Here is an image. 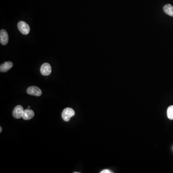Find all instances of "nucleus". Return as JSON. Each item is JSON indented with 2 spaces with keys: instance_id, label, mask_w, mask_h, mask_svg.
Wrapping results in <instances>:
<instances>
[{
  "instance_id": "1",
  "label": "nucleus",
  "mask_w": 173,
  "mask_h": 173,
  "mask_svg": "<svg viewBox=\"0 0 173 173\" xmlns=\"http://www.w3.org/2000/svg\"><path fill=\"white\" fill-rule=\"evenodd\" d=\"M75 115V112L71 108H66L62 111V117L65 121L68 122Z\"/></svg>"
},
{
  "instance_id": "2",
  "label": "nucleus",
  "mask_w": 173,
  "mask_h": 173,
  "mask_svg": "<svg viewBox=\"0 0 173 173\" xmlns=\"http://www.w3.org/2000/svg\"><path fill=\"white\" fill-rule=\"evenodd\" d=\"M18 29L22 34L24 35H27L30 32V27L29 25L25 22H19L17 25Z\"/></svg>"
},
{
  "instance_id": "3",
  "label": "nucleus",
  "mask_w": 173,
  "mask_h": 173,
  "mask_svg": "<svg viewBox=\"0 0 173 173\" xmlns=\"http://www.w3.org/2000/svg\"><path fill=\"white\" fill-rule=\"evenodd\" d=\"M27 93L29 95H33L35 96H40L42 94V91L40 88L36 86H30L27 90Z\"/></svg>"
},
{
  "instance_id": "4",
  "label": "nucleus",
  "mask_w": 173,
  "mask_h": 173,
  "mask_svg": "<svg viewBox=\"0 0 173 173\" xmlns=\"http://www.w3.org/2000/svg\"><path fill=\"white\" fill-rule=\"evenodd\" d=\"M24 110L21 105H17L15 107L13 111V115L15 118L19 119L22 117Z\"/></svg>"
},
{
  "instance_id": "5",
  "label": "nucleus",
  "mask_w": 173,
  "mask_h": 173,
  "mask_svg": "<svg viewBox=\"0 0 173 173\" xmlns=\"http://www.w3.org/2000/svg\"><path fill=\"white\" fill-rule=\"evenodd\" d=\"M41 72L43 76L50 75L51 72V66L48 63H44L41 67Z\"/></svg>"
},
{
  "instance_id": "6",
  "label": "nucleus",
  "mask_w": 173,
  "mask_h": 173,
  "mask_svg": "<svg viewBox=\"0 0 173 173\" xmlns=\"http://www.w3.org/2000/svg\"><path fill=\"white\" fill-rule=\"evenodd\" d=\"M9 41L8 34L5 30H2L0 32V42L1 44L5 45Z\"/></svg>"
},
{
  "instance_id": "7",
  "label": "nucleus",
  "mask_w": 173,
  "mask_h": 173,
  "mask_svg": "<svg viewBox=\"0 0 173 173\" xmlns=\"http://www.w3.org/2000/svg\"><path fill=\"white\" fill-rule=\"evenodd\" d=\"M13 62L10 61L4 62L3 64L1 65L0 71L1 72H6L13 67Z\"/></svg>"
},
{
  "instance_id": "8",
  "label": "nucleus",
  "mask_w": 173,
  "mask_h": 173,
  "mask_svg": "<svg viewBox=\"0 0 173 173\" xmlns=\"http://www.w3.org/2000/svg\"><path fill=\"white\" fill-rule=\"evenodd\" d=\"M34 116V112L33 110L31 109L24 110V112L23 113L22 118L24 120H29L30 119H32Z\"/></svg>"
},
{
  "instance_id": "9",
  "label": "nucleus",
  "mask_w": 173,
  "mask_h": 173,
  "mask_svg": "<svg viewBox=\"0 0 173 173\" xmlns=\"http://www.w3.org/2000/svg\"><path fill=\"white\" fill-rule=\"evenodd\" d=\"M163 10L166 14L171 16H173V6L171 4H165L163 6Z\"/></svg>"
},
{
  "instance_id": "10",
  "label": "nucleus",
  "mask_w": 173,
  "mask_h": 173,
  "mask_svg": "<svg viewBox=\"0 0 173 173\" xmlns=\"http://www.w3.org/2000/svg\"><path fill=\"white\" fill-rule=\"evenodd\" d=\"M167 115L169 119L173 120V105H171L168 108Z\"/></svg>"
},
{
  "instance_id": "11",
  "label": "nucleus",
  "mask_w": 173,
  "mask_h": 173,
  "mask_svg": "<svg viewBox=\"0 0 173 173\" xmlns=\"http://www.w3.org/2000/svg\"><path fill=\"white\" fill-rule=\"evenodd\" d=\"M112 172L110 171L109 170H107V169H106V170H103L101 172V173H111Z\"/></svg>"
},
{
  "instance_id": "12",
  "label": "nucleus",
  "mask_w": 173,
  "mask_h": 173,
  "mask_svg": "<svg viewBox=\"0 0 173 173\" xmlns=\"http://www.w3.org/2000/svg\"><path fill=\"white\" fill-rule=\"evenodd\" d=\"M1 131H2V128H1V126L0 127V132L1 133Z\"/></svg>"
},
{
  "instance_id": "13",
  "label": "nucleus",
  "mask_w": 173,
  "mask_h": 173,
  "mask_svg": "<svg viewBox=\"0 0 173 173\" xmlns=\"http://www.w3.org/2000/svg\"><path fill=\"white\" fill-rule=\"evenodd\" d=\"M74 173H79V172H74Z\"/></svg>"
}]
</instances>
